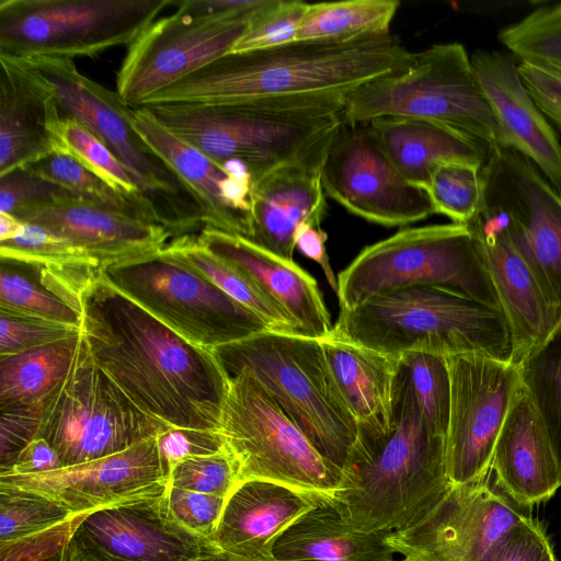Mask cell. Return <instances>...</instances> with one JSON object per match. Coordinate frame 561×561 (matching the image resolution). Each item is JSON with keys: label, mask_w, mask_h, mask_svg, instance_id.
Listing matches in <instances>:
<instances>
[{"label": "cell", "mask_w": 561, "mask_h": 561, "mask_svg": "<svg viewBox=\"0 0 561 561\" xmlns=\"http://www.w3.org/2000/svg\"><path fill=\"white\" fill-rule=\"evenodd\" d=\"M80 304L92 362L138 409L172 428L218 432L229 378L213 351L182 337L100 275Z\"/></svg>", "instance_id": "1"}, {"label": "cell", "mask_w": 561, "mask_h": 561, "mask_svg": "<svg viewBox=\"0 0 561 561\" xmlns=\"http://www.w3.org/2000/svg\"><path fill=\"white\" fill-rule=\"evenodd\" d=\"M411 57L412 53L391 34L350 41H294L221 56L153 94L141 106L348 95L402 68Z\"/></svg>", "instance_id": "2"}, {"label": "cell", "mask_w": 561, "mask_h": 561, "mask_svg": "<svg viewBox=\"0 0 561 561\" xmlns=\"http://www.w3.org/2000/svg\"><path fill=\"white\" fill-rule=\"evenodd\" d=\"M450 485L446 436L424 420L401 362L389 434L353 451L332 499L357 529L391 534L420 518Z\"/></svg>", "instance_id": "3"}, {"label": "cell", "mask_w": 561, "mask_h": 561, "mask_svg": "<svg viewBox=\"0 0 561 561\" xmlns=\"http://www.w3.org/2000/svg\"><path fill=\"white\" fill-rule=\"evenodd\" d=\"M346 96L328 93L145 107L171 134L215 161L243 164L254 183L337 129Z\"/></svg>", "instance_id": "4"}, {"label": "cell", "mask_w": 561, "mask_h": 561, "mask_svg": "<svg viewBox=\"0 0 561 561\" xmlns=\"http://www.w3.org/2000/svg\"><path fill=\"white\" fill-rule=\"evenodd\" d=\"M332 335L400 355H479L511 362L513 341L503 312L439 286H410L340 309Z\"/></svg>", "instance_id": "5"}, {"label": "cell", "mask_w": 561, "mask_h": 561, "mask_svg": "<svg viewBox=\"0 0 561 561\" xmlns=\"http://www.w3.org/2000/svg\"><path fill=\"white\" fill-rule=\"evenodd\" d=\"M213 353L228 378L249 370L314 448L345 467L359 432L320 339L265 331Z\"/></svg>", "instance_id": "6"}, {"label": "cell", "mask_w": 561, "mask_h": 561, "mask_svg": "<svg viewBox=\"0 0 561 561\" xmlns=\"http://www.w3.org/2000/svg\"><path fill=\"white\" fill-rule=\"evenodd\" d=\"M382 116L432 122L491 148H508L470 57L459 43L434 44L412 53L405 66L346 96L344 124H366Z\"/></svg>", "instance_id": "7"}, {"label": "cell", "mask_w": 561, "mask_h": 561, "mask_svg": "<svg viewBox=\"0 0 561 561\" xmlns=\"http://www.w3.org/2000/svg\"><path fill=\"white\" fill-rule=\"evenodd\" d=\"M439 286L501 310L480 248L467 225L402 229L365 247L337 277L340 309L380 293ZM502 311V310H501Z\"/></svg>", "instance_id": "8"}, {"label": "cell", "mask_w": 561, "mask_h": 561, "mask_svg": "<svg viewBox=\"0 0 561 561\" xmlns=\"http://www.w3.org/2000/svg\"><path fill=\"white\" fill-rule=\"evenodd\" d=\"M51 87L60 110L100 139L131 173L172 236L204 226L195 202L131 124V108L118 93L82 75L72 59H23Z\"/></svg>", "instance_id": "9"}, {"label": "cell", "mask_w": 561, "mask_h": 561, "mask_svg": "<svg viewBox=\"0 0 561 561\" xmlns=\"http://www.w3.org/2000/svg\"><path fill=\"white\" fill-rule=\"evenodd\" d=\"M264 0H181L128 47L116 76L123 103L140 107L150 96L225 56L245 34Z\"/></svg>", "instance_id": "10"}, {"label": "cell", "mask_w": 561, "mask_h": 561, "mask_svg": "<svg viewBox=\"0 0 561 561\" xmlns=\"http://www.w3.org/2000/svg\"><path fill=\"white\" fill-rule=\"evenodd\" d=\"M99 275L182 337L209 351L271 331L260 316L164 249L108 265Z\"/></svg>", "instance_id": "11"}, {"label": "cell", "mask_w": 561, "mask_h": 561, "mask_svg": "<svg viewBox=\"0 0 561 561\" xmlns=\"http://www.w3.org/2000/svg\"><path fill=\"white\" fill-rule=\"evenodd\" d=\"M174 0H1L0 55L95 58L127 47Z\"/></svg>", "instance_id": "12"}, {"label": "cell", "mask_w": 561, "mask_h": 561, "mask_svg": "<svg viewBox=\"0 0 561 561\" xmlns=\"http://www.w3.org/2000/svg\"><path fill=\"white\" fill-rule=\"evenodd\" d=\"M218 433L239 470V482L275 481L333 496L342 470L327 460L253 375L229 377Z\"/></svg>", "instance_id": "13"}, {"label": "cell", "mask_w": 561, "mask_h": 561, "mask_svg": "<svg viewBox=\"0 0 561 561\" xmlns=\"http://www.w3.org/2000/svg\"><path fill=\"white\" fill-rule=\"evenodd\" d=\"M168 428L129 400L83 343L70 375L44 408L35 438L46 440L68 467L121 453Z\"/></svg>", "instance_id": "14"}, {"label": "cell", "mask_w": 561, "mask_h": 561, "mask_svg": "<svg viewBox=\"0 0 561 561\" xmlns=\"http://www.w3.org/2000/svg\"><path fill=\"white\" fill-rule=\"evenodd\" d=\"M481 207L504 226L549 299L561 310V192L511 148H492L480 170Z\"/></svg>", "instance_id": "15"}, {"label": "cell", "mask_w": 561, "mask_h": 561, "mask_svg": "<svg viewBox=\"0 0 561 561\" xmlns=\"http://www.w3.org/2000/svg\"><path fill=\"white\" fill-rule=\"evenodd\" d=\"M531 508L512 500L493 472L450 485L415 522L388 535L387 541L416 561H481L491 546Z\"/></svg>", "instance_id": "16"}, {"label": "cell", "mask_w": 561, "mask_h": 561, "mask_svg": "<svg viewBox=\"0 0 561 561\" xmlns=\"http://www.w3.org/2000/svg\"><path fill=\"white\" fill-rule=\"evenodd\" d=\"M325 195L350 213L385 227L435 214L426 190L408 181L385 152L369 124H342L322 169Z\"/></svg>", "instance_id": "17"}, {"label": "cell", "mask_w": 561, "mask_h": 561, "mask_svg": "<svg viewBox=\"0 0 561 561\" xmlns=\"http://www.w3.org/2000/svg\"><path fill=\"white\" fill-rule=\"evenodd\" d=\"M450 409L446 463L451 485L479 480L490 472L494 446L516 391L519 367L479 355L446 357Z\"/></svg>", "instance_id": "18"}, {"label": "cell", "mask_w": 561, "mask_h": 561, "mask_svg": "<svg viewBox=\"0 0 561 561\" xmlns=\"http://www.w3.org/2000/svg\"><path fill=\"white\" fill-rule=\"evenodd\" d=\"M165 492L84 514L69 549L89 561H197L219 551L176 522Z\"/></svg>", "instance_id": "19"}, {"label": "cell", "mask_w": 561, "mask_h": 561, "mask_svg": "<svg viewBox=\"0 0 561 561\" xmlns=\"http://www.w3.org/2000/svg\"><path fill=\"white\" fill-rule=\"evenodd\" d=\"M169 469L158 436L121 453L34 474H0V489L47 499L75 515L162 493Z\"/></svg>", "instance_id": "20"}, {"label": "cell", "mask_w": 561, "mask_h": 561, "mask_svg": "<svg viewBox=\"0 0 561 561\" xmlns=\"http://www.w3.org/2000/svg\"><path fill=\"white\" fill-rule=\"evenodd\" d=\"M131 124L188 192L204 228L250 239L253 180L243 164L215 161L171 134L145 106L131 108Z\"/></svg>", "instance_id": "21"}, {"label": "cell", "mask_w": 561, "mask_h": 561, "mask_svg": "<svg viewBox=\"0 0 561 561\" xmlns=\"http://www.w3.org/2000/svg\"><path fill=\"white\" fill-rule=\"evenodd\" d=\"M43 227L88 254L100 267L137 260L164 249L172 233L163 226L78 196L27 206L13 215Z\"/></svg>", "instance_id": "22"}, {"label": "cell", "mask_w": 561, "mask_h": 561, "mask_svg": "<svg viewBox=\"0 0 561 561\" xmlns=\"http://www.w3.org/2000/svg\"><path fill=\"white\" fill-rule=\"evenodd\" d=\"M337 129L253 183L252 233L248 240L294 261L298 226L307 222L321 227L325 216L328 206L321 176Z\"/></svg>", "instance_id": "23"}, {"label": "cell", "mask_w": 561, "mask_h": 561, "mask_svg": "<svg viewBox=\"0 0 561 561\" xmlns=\"http://www.w3.org/2000/svg\"><path fill=\"white\" fill-rule=\"evenodd\" d=\"M466 225L480 248L496 290L511 330L512 363L517 365L550 337L561 320V310L546 295L493 214L480 206Z\"/></svg>", "instance_id": "24"}, {"label": "cell", "mask_w": 561, "mask_h": 561, "mask_svg": "<svg viewBox=\"0 0 561 561\" xmlns=\"http://www.w3.org/2000/svg\"><path fill=\"white\" fill-rule=\"evenodd\" d=\"M0 176L66 153L64 121L51 87L27 62L0 55Z\"/></svg>", "instance_id": "25"}, {"label": "cell", "mask_w": 561, "mask_h": 561, "mask_svg": "<svg viewBox=\"0 0 561 561\" xmlns=\"http://www.w3.org/2000/svg\"><path fill=\"white\" fill-rule=\"evenodd\" d=\"M324 493L288 484L249 479L226 499L211 542L220 550L251 560H273L276 538L298 517L327 499Z\"/></svg>", "instance_id": "26"}, {"label": "cell", "mask_w": 561, "mask_h": 561, "mask_svg": "<svg viewBox=\"0 0 561 561\" xmlns=\"http://www.w3.org/2000/svg\"><path fill=\"white\" fill-rule=\"evenodd\" d=\"M470 60L508 148L530 160L560 190L561 142L525 89L517 64L508 55L496 50H477Z\"/></svg>", "instance_id": "27"}, {"label": "cell", "mask_w": 561, "mask_h": 561, "mask_svg": "<svg viewBox=\"0 0 561 561\" xmlns=\"http://www.w3.org/2000/svg\"><path fill=\"white\" fill-rule=\"evenodd\" d=\"M490 469L499 486L525 507L550 500L561 486L546 426L523 383L497 436Z\"/></svg>", "instance_id": "28"}, {"label": "cell", "mask_w": 561, "mask_h": 561, "mask_svg": "<svg viewBox=\"0 0 561 561\" xmlns=\"http://www.w3.org/2000/svg\"><path fill=\"white\" fill-rule=\"evenodd\" d=\"M199 242L248 273L295 321L302 335L324 339L333 330L317 280L295 261H287L248 239L203 228Z\"/></svg>", "instance_id": "29"}, {"label": "cell", "mask_w": 561, "mask_h": 561, "mask_svg": "<svg viewBox=\"0 0 561 561\" xmlns=\"http://www.w3.org/2000/svg\"><path fill=\"white\" fill-rule=\"evenodd\" d=\"M321 343L358 426L359 436L354 450L380 440L389 434L392 425L400 355L378 352L331 333L321 339Z\"/></svg>", "instance_id": "30"}, {"label": "cell", "mask_w": 561, "mask_h": 561, "mask_svg": "<svg viewBox=\"0 0 561 561\" xmlns=\"http://www.w3.org/2000/svg\"><path fill=\"white\" fill-rule=\"evenodd\" d=\"M388 535L354 527L331 496L293 522L272 554L276 561H396Z\"/></svg>", "instance_id": "31"}, {"label": "cell", "mask_w": 561, "mask_h": 561, "mask_svg": "<svg viewBox=\"0 0 561 561\" xmlns=\"http://www.w3.org/2000/svg\"><path fill=\"white\" fill-rule=\"evenodd\" d=\"M369 124L400 173L426 190L434 165L445 160H463L482 165L492 148L445 126L403 116H382Z\"/></svg>", "instance_id": "32"}, {"label": "cell", "mask_w": 561, "mask_h": 561, "mask_svg": "<svg viewBox=\"0 0 561 561\" xmlns=\"http://www.w3.org/2000/svg\"><path fill=\"white\" fill-rule=\"evenodd\" d=\"M75 335L15 355L0 357V411L41 415L73 369L82 346Z\"/></svg>", "instance_id": "33"}, {"label": "cell", "mask_w": 561, "mask_h": 561, "mask_svg": "<svg viewBox=\"0 0 561 561\" xmlns=\"http://www.w3.org/2000/svg\"><path fill=\"white\" fill-rule=\"evenodd\" d=\"M164 250L199 272L231 298L260 316L270 330L284 334L301 331L284 310L248 273L205 248L197 236L183 234Z\"/></svg>", "instance_id": "34"}, {"label": "cell", "mask_w": 561, "mask_h": 561, "mask_svg": "<svg viewBox=\"0 0 561 561\" xmlns=\"http://www.w3.org/2000/svg\"><path fill=\"white\" fill-rule=\"evenodd\" d=\"M0 257L38 266L78 302L82 291L100 273L96 263L82 250L30 222H23L11 239L0 241Z\"/></svg>", "instance_id": "35"}, {"label": "cell", "mask_w": 561, "mask_h": 561, "mask_svg": "<svg viewBox=\"0 0 561 561\" xmlns=\"http://www.w3.org/2000/svg\"><path fill=\"white\" fill-rule=\"evenodd\" d=\"M397 0L308 3L295 41H350L390 34Z\"/></svg>", "instance_id": "36"}, {"label": "cell", "mask_w": 561, "mask_h": 561, "mask_svg": "<svg viewBox=\"0 0 561 561\" xmlns=\"http://www.w3.org/2000/svg\"><path fill=\"white\" fill-rule=\"evenodd\" d=\"M0 312L80 329L81 310L43 280L36 266L0 257Z\"/></svg>", "instance_id": "37"}, {"label": "cell", "mask_w": 561, "mask_h": 561, "mask_svg": "<svg viewBox=\"0 0 561 561\" xmlns=\"http://www.w3.org/2000/svg\"><path fill=\"white\" fill-rule=\"evenodd\" d=\"M517 365L522 383L543 421L561 471V320L550 337Z\"/></svg>", "instance_id": "38"}, {"label": "cell", "mask_w": 561, "mask_h": 561, "mask_svg": "<svg viewBox=\"0 0 561 561\" xmlns=\"http://www.w3.org/2000/svg\"><path fill=\"white\" fill-rule=\"evenodd\" d=\"M64 142L66 153L76 158L115 191L137 204L156 222L160 224L153 205L142 193L126 167L83 125L66 116L64 121Z\"/></svg>", "instance_id": "39"}, {"label": "cell", "mask_w": 561, "mask_h": 561, "mask_svg": "<svg viewBox=\"0 0 561 561\" xmlns=\"http://www.w3.org/2000/svg\"><path fill=\"white\" fill-rule=\"evenodd\" d=\"M481 168L463 160L436 163L426 187L435 214L447 216L455 224H468L482 202Z\"/></svg>", "instance_id": "40"}, {"label": "cell", "mask_w": 561, "mask_h": 561, "mask_svg": "<svg viewBox=\"0 0 561 561\" xmlns=\"http://www.w3.org/2000/svg\"><path fill=\"white\" fill-rule=\"evenodd\" d=\"M25 170L49 183L70 191L80 198L134 213L156 222L137 204L115 191L100 176L68 153H53L28 165Z\"/></svg>", "instance_id": "41"}, {"label": "cell", "mask_w": 561, "mask_h": 561, "mask_svg": "<svg viewBox=\"0 0 561 561\" xmlns=\"http://www.w3.org/2000/svg\"><path fill=\"white\" fill-rule=\"evenodd\" d=\"M400 356L424 420L436 433L447 436L450 378L446 357L423 352Z\"/></svg>", "instance_id": "42"}, {"label": "cell", "mask_w": 561, "mask_h": 561, "mask_svg": "<svg viewBox=\"0 0 561 561\" xmlns=\"http://www.w3.org/2000/svg\"><path fill=\"white\" fill-rule=\"evenodd\" d=\"M499 39L519 60L561 66V3L536 8L502 28Z\"/></svg>", "instance_id": "43"}, {"label": "cell", "mask_w": 561, "mask_h": 561, "mask_svg": "<svg viewBox=\"0 0 561 561\" xmlns=\"http://www.w3.org/2000/svg\"><path fill=\"white\" fill-rule=\"evenodd\" d=\"M75 516L47 499L0 489V542L41 533Z\"/></svg>", "instance_id": "44"}, {"label": "cell", "mask_w": 561, "mask_h": 561, "mask_svg": "<svg viewBox=\"0 0 561 561\" xmlns=\"http://www.w3.org/2000/svg\"><path fill=\"white\" fill-rule=\"evenodd\" d=\"M308 3L300 0H264L253 12L245 34L231 53L280 46L296 38Z\"/></svg>", "instance_id": "45"}, {"label": "cell", "mask_w": 561, "mask_h": 561, "mask_svg": "<svg viewBox=\"0 0 561 561\" xmlns=\"http://www.w3.org/2000/svg\"><path fill=\"white\" fill-rule=\"evenodd\" d=\"M238 483V466L225 448L179 461L171 469L168 482L180 489L226 499Z\"/></svg>", "instance_id": "46"}, {"label": "cell", "mask_w": 561, "mask_h": 561, "mask_svg": "<svg viewBox=\"0 0 561 561\" xmlns=\"http://www.w3.org/2000/svg\"><path fill=\"white\" fill-rule=\"evenodd\" d=\"M481 561H557L542 525L531 515L506 530Z\"/></svg>", "instance_id": "47"}, {"label": "cell", "mask_w": 561, "mask_h": 561, "mask_svg": "<svg viewBox=\"0 0 561 561\" xmlns=\"http://www.w3.org/2000/svg\"><path fill=\"white\" fill-rule=\"evenodd\" d=\"M80 331L65 324L0 312V357L44 346Z\"/></svg>", "instance_id": "48"}, {"label": "cell", "mask_w": 561, "mask_h": 561, "mask_svg": "<svg viewBox=\"0 0 561 561\" xmlns=\"http://www.w3.org/2000/svg\"><path fill=\"white\" fill-rule=\"evenodd\" d=\"M165 500L168 508L176 522L191 533L211 539L220 520L226 497L168 484Z\"/></svg>", "instance_id": "49"}, {"label": "cell", "mask_w": 561, "mask_h": 561, "mask_svg": "<svg viewBox=\"0 0 561 561\" xmlns=\"http://www.w3.org/2000/svg\"><path fill=\"white\" fill-rule=\"evenodd\" d=\"M71 196L76 195L25 169L0 176V213L13 216L24 207Z\"/></svg>", "instance_id": "50"}, {"label": "cell", "mask_w": 561, "mask_h": 561, "mask_svg": "<svg viewBox=\"0 0 561 561\" xmlns=\"http://www.w3.org/2000/svg\"><path fill=\"white\" fill-rule=\"evenodd\" d=\"M517 72L541 113L561 130V66L519 60Z\"/></svg>", "instance_id": "51"}, {"label": "cell", "mask_w": 561, "mask_h": 561, "mask_svg": "<svg viewBox=\"0 0 561 561\" xmlns=\"http://www.w3.org/2000/svg\"><path fill=\"white\" fill-rule=\"evenodd\" d=\"M83 515L14 541L0 542V561H37L56 553L68 545Z\"/></svg>", "instance_id": "52"}, {"label": "cell", "mask_w": 561, "mask_h": 561, "mask_svg": "<svg viewBox=\"0 0 561 561\" xmlns=\"http://www.w3.org/2000/svg\"><path fill=\"white\" fill-rule=\"evenodd\" d=\"M158 445L169 472L173 466L185 458L209 455L225 448L218 432L172 427L158 435Z\"/></svg>", "instance_id": "53"}, {"label": "cell", "mask_w": 561, "mask_h": 561, "mask_svg": "<svg viewBox=\"0 0 561 561\" xmlns=\"http://www.w3.org/2000/svg\"><path fill=\"white\" fill-rule=\"evenodd\" d=\"M41 415L24 410H1L0 474L8 472L19 454L36 437Z\"/></svg>", "instance_id": "54"}, {"label": "cell", "mask_w": 561, "mask_h": 561, "mask_svg": "<svg viewBox=\"0 0 561 561\" xmlns=\"http://www.w3.org/2000/svg\"><path fill=\"white\" fill-rule=\"evenodd\" d=\"M328 234L321 227L304 222L295 232V247L305 256L313 260L323 270L327 280L332 289L337 291V278L335 277L327 253L325 242Z\"/></svg>", "instance_id": "55"}, {"label": "cell", "mask_w": 561, "mask_h": 561, "mask_svg": "<svg viewBox=\"0 0 561 561\" xmlns=\"http://www.w3.org/2000/svg\"><path fill=\"white\" fill-rule=\"evenodd\" d=\"M61 468L59 458L50 445L33 439L18 456L11 469L1 474H34Z\"/></svg>", "instance_id": "56"}, {"label": "cell", "mask_w": 561, "mask_h": 561, "mask_svg": "<svg viewBox=\"0 0 561 561\" xmlns=\"http://www.w3.org/2000/svg\"><path fill=\"white\" fill-rule=\"evenodd\" d=\"M22 221L14 216L0 213V241L14 237L22 227Z\"/></svg>", "instance_id": "57"}, {"label": "cell", "mask_w": 561, "mask_h": 561, "mask_svg": "<svg viewBox=\"0 0 561 561\" xmlns=\"http://www.w3.org/2000/svg\"><path fill=\"white\" fill-rule=\"evenodd\" d=\"M197 561H276V560L275 559H273V560H251V559L237 557V556H233V554H230V553L219 550V551L208 554L207 557L202 558Z\"/></svg>", "instance_id": "58"}, {"label": "cell", "mask_w": 561, "mask_h": 561, "mask_svg": "<svg viewBox=\"0 0 561 561\" xmlns=\"http://www.w3.org/2000/svg\"><path fill=\"white\" fill-rule=\"evenodd\" d=\"M69 554L68 545L62 548L61 550L57 551L56 553L45 557L43 559H39L37 561H67Z\"/></svg>", "instance_id": "59"}, {"label": "cell", "mask_w": 561, "mask_h": 561, "mask_svg": "<svg viewBox=\"0 0 561 561\" xmlns=\"http://www.w3.org/2000/svg\"><path fill=\"white\" fill-rule=\"evenodd\" d=\"M69 549V547H68ZM67 561H89V560H85V559H82L78 556H76L75 553L71 552V550L69 549V554H68V558H67Z\"/></svg>", "instance_id": "60"}, {"label": "cell", "mask_w": 561, "mask_h": 561, "mask_svg": "<svg viewBox=\"0 0 561 561\" xmlns=\"http://www.w3.org/2000/svg\"><path fill=\"white\" fill-rule=\"evenodd\" d=\"M401 561H416V560L411 557H404V559Z\"/></svg>", "instance_id": "61"}]
</instances>
